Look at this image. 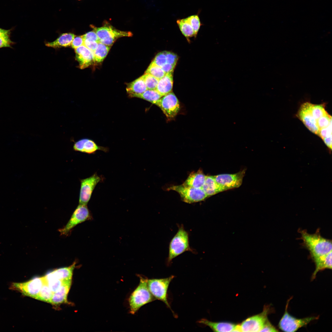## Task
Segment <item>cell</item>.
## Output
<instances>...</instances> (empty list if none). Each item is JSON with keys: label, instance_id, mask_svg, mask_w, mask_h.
I'll use <instances>...</instances> for the list:
<instances>
[{"label": "cell", "instance_id": "obj_1", "mask_svg": "<svg viewBox=\"0 0 332 332\" xmlns=\"http://www.w3.org/2000/svg\"><path fill=\"white\" fill-rule=\"evenodd\" d=\"M298 231L301 235L300 239L303 241V246L309 251L312 259L332 251L331 240L322 237L319 228L313 234H309L305 229H299Z\"/></svg>", "mask_w": 332, "mask_h": 332}, {"label": "cell", "instance_id": "obj_2", "mask_svg": "<svg viewBox=\"0 0 332 332\" xmlns=\"http://www.w3.org/2000/svg\"><path fill=\"white\" fill-rule=\"evenodd\" d=\"M140 283L130 295L128 302L130 312L134 314L142 306L156 299L150 293L148 286L147 278L139 275Z\"/></svg>", "mask_w": 332, "mask_h": 332}, {"label": "cell", "instance_id": "obj_3", "mask_svg": "<svg viewBox=\"0 0 332 332\" xmlns=\"http://www.w3.org/2000/svg\"><path fill=\"white\" fill-rule=\"evenodd\" d=\"M186 251L193 252L190 247L188 233L181 224L179 226L177 233L169 243L168 263H170L173 259Z\"/></svg>", "mask_w": 332, "mask_h": 332}, {"label": "cell", "instance_id": "obj_4", "mask_svg": "<svg viewBox=\"0 0 332 332\" xmlns=\"http://www.w3.org/2000/svg\"><path fill=\"white\" fill-rule=\"evenodd\" d=\"M93 219L91 212L87 205L79 204L66 224L63 227L59 229L58 231L61 235H66L78 224Z\"/></svg>", "mask_w": 332, "mask_h": 332}, {"label": "cell", "instance_id": "obj_5", "mask_svg": "<svg viewBox=\"0 0 332 332\" xmlns=\"http://www.w3.org/2000/svg\"><path fill=\"white\" fill-rule=\"evenodd\" d=\"M174 277V276L171 275L165 278L148 280V287L152 295L156 300L162 301L170 309L167 299V292L169 285Z\"/></svg>", "mask_w": 332, "mask_h": 332}, {"label": "cell", "instance_id": "obj_6", "mask_svg": "<svg viewBox=\"0 0 332 332\" xmlns=\"http://www.w3.org/2000/svg\"><path fill=\"white\" fill-rule=\"evenodd\" d=\"M91 27L97 34L100 42L108 45L111 46L119 38L132 35L130 32L118 30L108 24H106L100 27L93 26Z\"/></svg>", "mask_w": 332, "mask_h": 332}, {"label": "cell", "instance_id": "obj_7", "mask_svg": "<svg viewBox=\"0 0 332 332\" xmlns=\"http://www.w3.org/2000/svg\"><path fill=\"white\" fill-rule=\"evenodd\" d=\"M289 301L285 313L279 323V327L282 331L287 332L296 331L299 328L306 326L312 321L318 319V317H317L298 319L292 316L287 311Z\"/></svg>", "mask_w": 332, "mask_h": 332}, {"label": "cell", "instance_id": "obj_8", "mask_svg": "<svg viewBox=\"0 0 332 332\" xmlns=\"http://www.w3.org/2000/svg\"><path fill=\"white\" fill-rule=\"evenodd\" d=\"M173 190L180 195L182 200L188 203H193L204 200L207 196L201 188H196L185 185L183 184L174 185L168 188Z\"/></svg>", "mask_w": 332, "mask_h": 332}, {"label": "cell", "instance_id": "obj_9", "mask_svg": "<svg viewBox=\"0 0 332 332\" xmlns=\"http://www.w3.org/2000/svg\"><path fill=\"white\" fill-rule=\"evenodd\" d=\"M45 281L43 277L34 278L22 283H14L10 289L17 291L22 294L36 299Z\"/></svg>", "mask_w": 332, "mask_h": 332}, {"label": "cell", "instance_id": "obj_10", "mask_svg": "<svg viewBox=\"0 0 332 332\" xmlns=\"http://www.w3.org/2000/svg\"><path fill=\"white\" fill-rule=\"evenodd\" d=\"M270 312V307L265 306L261 313L248 318L239 324L241 331L260 332L268 320L267 316Z\"/></svg>", "mask_w": 332, "mask_h": 332}, {"label": "cell", "instance_id": "obj_11", "mask_svg": "<svg viewBox=\"0 0 332 332\" xmlns=\"http://www.w3.org/2000/svg\"><path fill=\"white\" fill-rule=\"evenodd\" d=\"M103 180V178L95 173L90 176L80 179L79 204L87 205L97 185Z\"/></svg>", "mask_w": 332, "mask_h": 332}, {"label": "cell", "instance_id": "obj_12", "mask_svg": "<svg viewBox=\"0 0 332 332\" xmlns=\"http://www.w3.org/2000/svg\"><path fill=\"white\" fill-rule=\"evenodd\" d=\"M246 169L233 174H223L214 176L216 182L223 191L238 188L242 184Z\"/></svg>", "mask_w": 332, "mask_h": 332}, {"label": "cell", "instance_id": "obj_13", "mask_svg": "<svg viewBox=\"0 0 332 332\" xmlns=\"http://www.w3.org/2000/svg\"><path fill=\"white\" fill-rule=\"evenodd\" d=\"M156 105L160 107L169 119L174 118L180 109L179 101L173 92H170L162 96Z\"/></svg>", "mask_w": 332, "mask_h": 332}, {"label": "cell", "instance_id": "obj_14", "mask_svg": "<svg viewBox=\"0 0 332 332\" xmlns=\"http://www.w3.org/2000/svg\"><path fill=\"white\" fill-rule=\"evenodd\" d=\"M312 103L306 102L300 106L297 113L298 117L312 132L318 136L319 129L317 121L313 118L311 111Z\"/></svg>", "mask_w": 332, "mask_h": 332}, {"label": "cell", "instance_id": "obj_15", "mask_svg": "<svg viewBox=\"0 0 332 332\" xmlns=\"http://www.w3.org/2000/svg\"><path fill=\"white\" fill-rule=\"evenodd\" d=\"M73 150L88 154H93L98 150H101L105 152L108 151V148L99 146L93 140L86 138L79 140L74 144Z\"/></svg>", "mask_w": 332, "mask_h": 332}, {"label": "cell", "instance_id": "obj_16", "mask_svg": "<svg viewBox=\"0 0 332 332\" xmlns=\"http://www.w3.org/2000/svg\"><path fill=\"white\" fill-rule=\"evenodd\" d=\"M75 49L76 59L81 69H85L91 65L94 61L93 53L90 50L84 45Z\"/></svg>", "mask_w": 332, "mask_h": 332}, {"label": "cell", "instance_id": "obj_17", "mask_svg": "<svg viewBox=\"0 0 332 332\" xmlns=\"http://www.w3.org/2000/svg\"><path fill=\"white\" fill-rule=\"evenodd\" d=\"M315 265V269L312 275L314 279L317 273L326 269H332V251L329 253L312 258Z\"/></svg>", "mask_w": 332, "mask_h": 332}, {"label": "cell", "instance_id": "obj_18", "mask_svg": "<svg viewBox=\"0 0 332 332\" xmlns=\"http://www.w3.org/2000/svg\"><path fill=\"white\" fill-rule=\"evenodd\" d=\"M71 284V279L64 281L60 287L53 293L50 303L58 305L66 301Z\"/></svg>", "mask_w": 332, "mask_h": 332}, {"label": "cell", "instance_id": "obj_19", "mask_svg": "<svg viewBox=\"0 0 332 332\" xmlns=\"http://www.w3.org/2000/svg\"><path fill=\"white\" fill-rule=\"evenodd\" d=\"M198 322L209 326L214 332H234L237 325L227 322H213L205 318L201 319Z\"/></svg>", "mask_w": 332, "mask_h": 332}, {"label": "cell", "instance_id": "obj_20", "mask_svg": "<svg viewBox=\"0 0 332 332\" xmlns=\"http://www.w3.org/2000/svg\"><path fill=\"white\" fill-rule=\"evenodd\" d=\"M147 89L145 83L141 77L127 85L126 90L128 96L134 97L141 94Z\"/></svg>", "mask_w": 332, "mask_h": 332}, {"label": "cell", "instance_id": "obj_21", "mask_svg": "<svg viewBox=\"0 0 332 332\" xmlns=\"http://www.w3.org/2000/svg\"><path fill=\"white\" fill-rule=\"evenodd\" d=\"M173 84L172 72L167 73L164 77L159 80L155 89L163 96L171 92Z\"/></svg>", "mask_w": 332, "mask_h": 332}, {"label": "cell", "instance_id": "obj_22", "mask_svg": "<svg viewBox=\"0 0 332 332\" xmlns=\"http://www.w3.org/2000/svg\"><path fill=\"white\" fill-rule=\"evenodd\" d=\"M206 176L201 170L191 173L183 184L196 188H202L205 182Z\"/></svg>", "mask_w": 332, "mask_h": 332}, {"label": "cell", "instance_id": "obj_23", "mask_svg": "<svg viewBox=\"0 0 332 332\" xmlns=\"http://www.w3.org/2000/svg\"><path fill=\"white\" fill-rule=\"evenodd\" d=\"M76 264L75 261L69 267L56 269L47 274L52 277L63 281L71 279Z\"/></svg>", "mask_w": 332, "mask_h": 332}, {"label": "cell", "instance_id": "obj_24", "mask_svg": "<svg viewBox=\"0 0 332 332\" xmlns=\"http://www.w3.org/2000/svg\"><path fill=\"white\" fill-rule=\"evenodd\" d=\"M208 197L223 192L215 181L214 176H206L205 180L201 188Z\"/></svg>", "mask_w": 332, "mask_h": 332}, {"label": "cell", "instance_id": "obj_25", "mask_svg": "<svg viewBox=\"0 0 332 332\" xmlns=\"http://www.w3.org/2000/svg\"><path fill=\"white\" fill-rule=\"evenodd\" d=\"M75 36L74 34L71 33H64L54 41L47 43L45 45L53 48L69 46L71 45Z\"/></svg>", "mask_w": 332, "mask_h": 332}, {"label": "cell", "instance_id": "obj_26", "mask_svg": "<svg viewBox=\"0 0 332 332\" xmlns=\"http://www.w3.org/2000/svg\"><path fill=\"white\" fill-rule=\"evenodd\" d=\"M111 47V46L98 43L97 48L93 53L94 61L97 63L102 61L107 55Z\"/></svg>", "mask_w": 332, "mask_h": 332}, {"label": "cell", "instance_id": "obj_27", "mask_svg": "<svg viewBox=\"0 0 332 332\" xmlns=\"http://www.w3.org/2000/svg\"><path fill=\"white\" fill-rule=\"evenodd\" d=\"M176 23L181 33L186 37L195 36L193 29L186 18L177 19Z\"/></svg>", "mask_w": 332, "mask_h": 332}, {"label": "cell", "instance_id": "obj_28", "mask_svg": "<svg viewBox=\"0 0 332 332\" xmlns=\"http://www.w3.org/2000/svg\"><path fill=\"white\" fill-rule=\"evenodd\" d=\"M162 96L156 89H147L136 97L142 99L156 105Z\"/></svg>", "mask_w": 332, "mask_h": 332}, {"label": "cell", "instance_id": "obj_29", "mask_svg": "<svg viewBox=\"0 0 332 332\" xmlns=\"http://www.w3.org/2000/svg\"><path fill=\"white\" fill-rule=\"evenodd\" d=\"M44 280V283L36 299L50 303L53 292L49 287L45 278Z\"/></svg>", "mask_w": 332, "mask_h": 332}, {"label": "cell", "instance_id": "obj_30", "mask_svg": "<svg viewBox=\"0 0 332 332\" xmlns=\"http://www.w3.org/2000/svg\"><path fill=\"white\" fill-rule=\"evenodd\" d=\"M145 73L150 74L159 80L164 77L166 74L161 67L155 64L152 61L148 67Z\"/></svg>", "mask_w": 332, "mask_h": 332}, {"label": "cell", "instance_id": "obj_31", "mask_svg": "<svg viewBox=\"0 0 332 332\" xmlns=\"http://www.w3.org/2000/svg\"><path fill=\"white\" fill-rule=\"evenodd\" d=\"M44 277L49 287L53 293L60 287L65 281L54 278L47 274Z\"/></svg>", "mask_w": 332, "mask_h": 332}, {"label": "cell", "instance_id": "obj_32", "mask_svg": "<svg viewBox=\"0 0 332 332\" xmlns=\"http://www.w3.org/2000/svg\"><path fill=\"white\" fill-rule=\"evenodd\" d=\"M311 111L313 118L317 122L318 119L327 113L325 109V105L323 104L314 105L312 104Z\"/></svg>", "mask_w": 332, "mask_h": 332}, {"label": "cell", "instance_id": "obj_33", "mask_svg": "<svg viewBox=\"0 0 332 332\" xmlns=\"http://www.w3.org/2000/svg\"><path fill=\"white\" fill-rule=\"evenodd\" d=\"M141 77L144 80L148 89H156L159 79L152 75L147 73H145Z\"/></svg>", "mask_w": 332, "mask_h": 332}, {"label": "cell", "instance_id": "obj_34", "mask_svg": "<svg viewBox=\"0 0 332 332\" xmlns=\"http://www.w3.org/2000/svg\"><path fill=\"white\" fill-rule=\"evenodd\" d=\"M192 26L196 37L200 26L202 25L198 14L191 15L186 17Z\"/></svg>", "mask_w": 332, "mask_h": 332}, {"label": "cell", "instance_id": "obj_35", "mask_svg": "<svg viewBox=\"0 0 332 332\" xmlns=\"http://www.w3.org/2000/svg\"><path fill=\"white\" fill-rule=\"evenodd\" d=\"M10 33L0 36V49L3 48H12V46L15 44L10 38Z\"/></svg>", "mask_w": 332, "mask_h": 332}, {"label": "cell", "instance_id": "obj_36", "mask_svg": "<svg viewBox=\"0 0 332 332\" xmlns=\"http://www.w3.org/2000/svg\"><path fill=\"white\" fill-rule=\"evenodd\" d=\"M332 123V117L328 113L317 121V126L320 129L325 128Z\"/></svg>", "mask_w": 332, "mask_h": 332}, {"label": "cell", "instance_id": "obj_37", "mask_svg": "<svg viewBox=\"0 0 332 332\" xmlns=\"http://www.w3.org/2000/svg\"><path fill=\"white\" fill-rule=\"evenodd\" d=\"M152 61L158 66L162 67L167 63L164 51L158 53Z\"/></svg>", "mask_w": 332, "mask_h": 332}, {"label": "cell", "instance_id": "obj_38", "mask_svg": "<svg viewBox=\"0 0 332 332\" xmlns=\"http://www.w3.org/2000/svg\"><path fill=\"white\" fill-rule=\"evenodd\" d=\"M165 54L167 63L176 65L178 60V57L175 53L168 51H164Z\"/></svg>", "mask_w": 332, "mask_h": 332}, {"label": "cell", "instance_id": "obj_39", "mask_svg": "<svg viewBox=\"0 0 332 332\" xmlns=\"http://www.w3.org/2000/svg\"><path fill=\"white\" fill-rule=\"evenodd\" d=\"M332 135V123L327 127L320 129L318 136L322 140L324 138Z\"/></svg>", "mask_w": 332, "mask_h": 332}, {"label": "cell", "instance_id": "obj_40", "mask_svg": "<svg viewBox=\"0 0 332 332\" xmlns=\"http://www.w3.org/2000/svg\"><path fill=\"white\" fill-rule=\"evenodd\" d=\"M84 40L83 45L93 53L97 47L98 43L93 40L90 39H87Z\"/></svg>", "mask_w": 332, "mask_h": 332}, {"label": "cell", "instance_id": "obj_41", "mask_svg": "<svg viewBox=\"0 0 332 332\" xmlns=\"http://www.w3.org/2000/svg\"><path fill=\"white\" fill-rule=\"evenodd\" d=\"M81 36L84 40L87 39H90L97 42L98 43L100 42L99 38L94 30L89 32L81 35Z\"/></svg>", "mask_w": 332, "mask_h": 332}, {"label": "cell", "instance_id": "obj_42", "mask_svg": "<svg viewBox=\"0 0 332 332\" xmlns=\"http://www.w3.org/2000/svg\"><path fill=\"white\" fill-rule=\"evenodd\" d=\"M84 40L81 36L75 37L73 39L71 45L72 47L75 49L79 46L83 45Z\"/></svg>", "mask_w": 332, "mask_h": 332}, {"label": "cell", "instance_id": "obj_43", "mask_svg": "<svg viewBox=\"0 0 332 332\" xmlns=\"http://www.w3.org/2000/svg\"><path fill=\"white\" fill-rule=\"evenodd\" d=\"M278 331L277 329L268 320L266 322L260 332H278Z\"/></svg>", "mask_w": 332, "mask_h": 332}, {"label": "cell", "instance_id": "obj_44", "mask_svg": "<svg viewBox=\"0 0 332 332\" xmlns=\"http://www.w3.org/2000/svg\"><path fill=\"white\" fill-rule=\"evenodd\" d=\"M175 66V65L166 63L161 68L166 73H172L173 71Z\"/></svg>", "mask_w": 332, "mask_h": 332}, {"label": "cell", "instance_id": "obj_45", "mask_svg": "<svg viewBox=\"0 0 332 332\" xmlns=\"http://www.w3.org/2000/svg\"><path fill=\"white\" fill-rule=\"evenodd\" d=\"M322 140L330 152L332 150V135L324 138Z\"/></svg>", "mask_w": 332, "mask_h": 332}, {"label": "cell", "instance_id": "obj_46", "mask_svg": "<svg viewBox=\"0 0 332 332\" xmlns=\"http://www.w3.org/2000/svg\"><path fill=\"white\" fill-rule=\"evenodd\" d=\"M11 29L5 30L0 28V36L5 34L11 33Z\"/></svg>", "mask_w": 332, "mask_h": 332}, {"label": "cell", "instance_id": "obj_47", "mask_svg": "<svg viewBox=\"0 0 332 332\" xmlns=\"http://www.w3.org/2000/svg\"></svg>", "mask_w": 332, "mask_h": 332}]
</instances>
